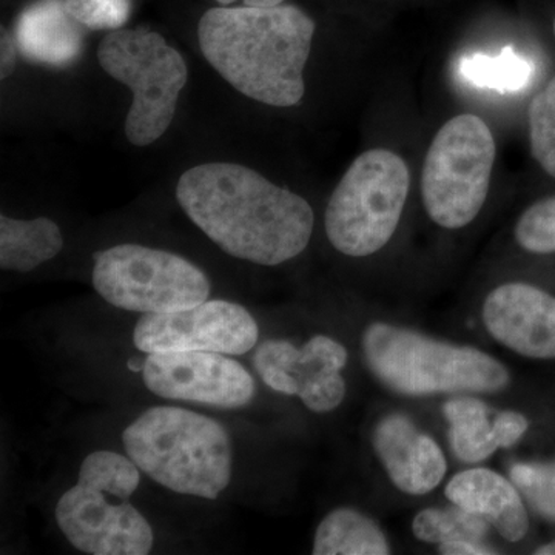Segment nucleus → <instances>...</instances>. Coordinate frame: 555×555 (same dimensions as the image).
<instances>
[{
    "mask_svg": "<svg viewBox=\"0 0 555 555\" xmlns=\"http://www.w3.org/2000/svg\"><path fill=\"white\" fill-rule=\"evenodd\" d=\"M463 75L476 86L496 91H516L528 79V65L509 50L496 57L476 54L463 62Z\"/></svg>",
    "mask_w": 555,
    "mask_h": 555,
    "instance_id": "obj_22",
    "label": "nucleus"
},
{
    "mask_svg": "<svg viewBox=\"0 0 555 555\" xmlns=\"http://www.w3.org/2000/svg\"><path fill=\"white\" fill-rule=\"evenodd\" d=\"M79 22L69 16L65 2L42 0L25 10L17 20L20 51L36 64L67 65L82 49Z\"/></svg>",
    "mask_w": 555,
    "mask_h": 555,
    "instance_id": "obj_16",
    "label": "nucleus"
},
{
    "mask_svg": "<svg viewBox=\"0 0 555 555\" xmlns=\"http://www.w3.org/2000/svg\"><path fill=\"white\" fill-rule=\"evenodd\" d=\"M535 555H555V542L546 543V545H542L537 547L534 551Z\"/></svg>",
    "mask_w": 555,
    "mask_h": 555,
    "instance_id": "obj_30",
    "label": "nucleus"
},
{
    "mask_svg": "<svg viewBox=\"0 0 555 555\" xmlns=\"http://www.w3.org/2000/svg\"><path fill=\"white\" fill-rule=\"evenodd\" d=\"M64 247L60 225L49 218L30 221L0 217V268L27 273L56 257Z\"/></svg>",
    "mask_w": 555,
    "mask_h": 555,
    "instance_id": "obj_17",
    "label": "nucleus"
},
{
    "mask_svg": "<svg viewBox=\"0 0 555 555\" xmlns=\"http://www.w3.org/2000/svg\"><path fill=\"white\" fill-rule=\"evenodd\" d=\"M130 456L113 451L91 452L80 465L78 483L61 496L56 521L62 534L80 553L91 555H147L153 529L131 505L141 474Z\"/></svg>",
    "mask_w": 555,
    "mask_h": 555,
    "instance_id": "obj_5",
    "label": "nucleus"
},
{
    "mask_svg": "<svg viewBox=\"0 0 555 555\" xmlns=\"http://www.w3.org/2000/svg\"><path fill=\"white\" fill-rule=\"evenodd\" d=\"M529 142L539 166L555 178V76L529 105Z\"/></svg>",
    "mask_w": 555,
    "mask_h": 555,
    "instance_id": "obj_21",
    "label": "nucleus"
},
{
    "mask_svg": "<svg viewBox=\"0 0 555 555\" xmlns=\"http://www.w3.org/2000/svg\"><path fill=\"white\" fill-rule=\"evenodd\" d=\"M219 5L232 7L238 0H215ZM243 7H254V9H272V7L283 5L284 0H241Z\"/></svg>",
    "mask_w": 555,
    "mask_h": 555,
    "instance_id": "obj_29",
    "label": "nucleus"
},
{
    "mask_svg": "<svg viewBox=\"0 0 555 555\" xmlns=\"http://www.w3.org/2000/svg\"><path fill=\"white\" fill-rule=\"evenodd\" d=\"M444 495L452 505L488 521L506 542H521L528 534L524 495L513 480L489 467L476 466L455 474Z\"/></svg>",
    "mask_w": 555,
    "mask_h": 555,
    "instance_id": "obj_15",
    "label": "nucleus"
},
{
    "mask_svg": "<svg viewBox=\"0 0 555 555\" xmlns=\"http://www.w3.org/2000/svg\"><path fill=\"white\" fill-rule=\"evenodd\" d=\"M361 352L378 382L401 396L494 393L511 382L505 364L485 350L382 321L363 332Z\"/></svg>",
    "mask_w": 555,
    "mask_h": 555,
    "instance_id": "obj_4",
    "label": "nucleus"
},
{
    "mask_svg": "<svg viewBox=\"0 0 555 555\" xmlns=\"http://www.w3.org/2000/svg\"><path fill=\"white\" fill-rule=\"evenodd\" d=\"M511 480L540 516L555 524V462L517 463Z\"/></svg>",
    "mask_w": 555,
    "mask_h": 555,
    "instance_id": "obj_23",
    "label": "nucleus"
},
{
    "mask_svg": "<svg viewBox=\"0 0 555 555\" xmlns=\"http://www.w3.org/2000/svg\"><path fill=\"white\" fill-rule=\"evenodd\" d=\"M347 361L349 352L343 343L315 335L301 347L287 339H268L255 352L254 366L270 389L298 397L309 411L327 414L345 401L341 372Z\"/></svg>",
    "mask_w": 555,
    "mask_h": 555,
    "instance_id": "obj_11",
    "label": "nucleus"
},
{
    "mask_svg": "<svg viewBox=\"0 0 555 555\" xmlns=\"http://www.w3.org/2000/svg\"><path fill=\"white\" fill-rule=\"evenodd\" d=\"M69 16L90 30H119L129 21L130 0H65Z\"/></svg>",
    "mask_w": 555,
    "mask_h": 555,
    "instance_id": "obj_25",
    "label": "nucleus"
},
{
    "mask_svg": "<svg viewBox=\"0 0 555 555\" xmlns=\"http://www.w3.org/2000/svg\"><path fill=\"white\" fill-rule=\"evenodd\" d=\"M259 327L243 306L224 299H206L193 308L171 313H144L133 332L141 352H218L244 356L257 346Z\"/></svg>",
    "mask_w": 555,
    "mask_h": 555,
    "instance_id": "obj_10",
    "label": "nucleus"
},
{
    "mask_svg": "<svg viewBox=\"0 0 555 555\" xmlns=\"http://www.w3.org/2000/svg\"><path fill=\"white\" fill-rule=\"evenodd\" d=\"M127 367H129L131 372H142L144 371V363H142V360H139V358H133V360H129Z\"/></svg>",
    "mask_w": 555,
    "mask_h": 555,
    "instance_id": "obj_31",
    "label": "nucleus"
},
{
    "mask_svg": "<svg viewBox=\"0 0 555 555\" xmlns=\"http://www.w3.org/2000/svg\"><path fill=\"white\" fill-rule=\"evenodd\" d=\"M372 444L398 491L423 496L436 491L448 474L443 449L411 416L392 412L379 418Z\"/></svg>",
    "mask_w": 555,
    "mask_h": 555,
    "instance_id": "obj_14",
    "label": "nucleus"
},
{
    "mask_svg": "<svg viewBox=\"0 0 555 555\" xmlns=\"http://www.w3.org/2000/svg\"><path fill=\"white\" fill-rule=\"evenodd\" d=\"M488 334L511 352L555 360V297L528 283H505L489 292L481 308Z\"/></svg>",
    "mask_w": 555,
    "mask_h": 555,
    "instance_id": "obj_13",
    "label": "nucleus"
},
{
    "mask_svg": "<svg viewBox=\"0 0 555 555\" xmlns=\"http://www.w3.org/2000/svg\"><path fill=\"white\" fill-rule=\"evenodd\" d=\"M554 36H555V20H554Z\"/></svg>",
    "mask_w": 555,
    "mask_h": 555,
    "instance_id": "obj_32",
    "label": "nucleus"
},
{
    "mask_svg": "<svg viewBox=\"0 0 555 555\" xmlns=\"http://www.w3.org/2000/svg\"><path fill=\"white\" fill-rule=\"evenodd\" d=\"M122 443L145 476L178 494L217 500L232 478L228 429L198 412L149 409L127 426Z\"/></svg>",
    "mask_w": 555,
    "mask_h": 555,
    "instance_id": "obj_3",
    "label": "nucleus"
},
{
    "mask_svg": "<svg viewBox=\"0 0 555 555\" xmlns=\"http://www.w3.org/2000/svg\"><path fill=\"white\" fill-rule=\"evenodd\" d=\"M443 414L449 423V443L460 462L477 465L499 451L491 409L476 397H455L444 403Z\"/></svg>",
    "mask_w": 555,
    "mask_h": 555,
    "instance_id": "obj_19",
    "label": "nucleus"
},
{
    "mask_svg": "<svg viewBox=\"0 0 555 555\" xmlns=\"http://www.w3.org/2000/svg\"><path fill=\"white\" fill-rule=\"evenodd\" d=\"M2 54H0V78L2 80L9 79L13 75L17 65V53H20V46L17 40L5 30H2Z\"/></svg>",
    "mask_w": 555,
    "mask_h": 555,
    "instance_id": "obj_28",
    "label": "nucleus"
},
{
    "mask_svg": "<svg viewBox=\"0 0 555 555\" xmlns=\"http://www.w3.org/2000/svg\"><path fill=\"white\" fill-rule=\"evenodd\" d=\"M315 22L294 5L215 7L198 25L199 49L233 89L272 107L305 98Z\"/></svg>",
    "mask_w": 555,
    "mask_h": 555,
    "instance_id": "obj_2",
    "label": "nucleus"
},
{
    "mask_svg": "<svg viewBox=\"0 0 555 555\" xmlns=\"http://www.w3.org/2000/svg\"><path fill=\"white\" fill-rule=\"evenodd\" d=\"M496 155L483 119L459 115L448 120L427 150L422 173L426 214L440 228H466L483 208Z\"/></svg>",
    "mask_w": 555,
    "mask_h": 555,
    "instance_id": "obj_8",
    "label": "nucleus"
},
{
    "mask_svg": "<svg viewBox=\"0 0 555 555\" xmlns=\"http://www.w3.org/2000/svg\"><path fill=\"white\" fill-rule=\"evenodd\" d=\"M93 286L108 305L141 313L193 308L208 299L211 288L198 266L171 251L138 244L98 251Z\"/></svg>",
    "mask_w": 555,
    "mask_h": 555,
    "instance_id": "obj_9",
    "label": "nucleus"
},
{
    "mask_svg": "<svg viewBox=\"0 0 555 555\" xmlns=\"http://www.w3.org/2000/svg\"><path fill=\"white\" fill-rule=\"evenodd\" d=\"M412 532L420 542L430 545L454 542V540L470 539L481 540L488 534V521L467 513L462 507L440 509V507H427L420 511L412 520Z\"/></svg>",
    "mask_w": 555,
    "mask_h": 555,
    "instance_id": "obj_20",
    "label": "nucleus"
},
{
    "mask_svg": "<svg viewBox=\"0 0 555 555\" xmlns=\"http://www.w3.org/2000/svg\"><path fill=\"white\" fill-rule=\"evenodd\" d=\"M315 555H387L392 553L382 526L353 507H338L318 525Z\"/></svg>",
    "mask_w": 555,
    "mask_h": 555,
    "instance_id": "obj_18",
    "label": "nucleus"
},
{
    "mask_svg": "<svg viewBox=\"0 0 555 555\" xmlns=\"http://www.w3.org/2000/svg\"><path fill=\"white\" fill-rule=\"evenodd\" d=\"M98 61L113 79L129 87L133 101L126 137L137 147L158 141L177 113L189 67L177 49L147 28L109 31L98 47Z\"/></svg>",
    "mask_w": 555,
    "mask_h": 555,
    "instance_id": "obj_7",
    "label": "nucleus"
},
{
    "mask_svg": "<svg viewBox=\"0 0 555 555\" xmlns=\"http://www.w3.org/2000/svg\"><path fill=\"white\" fill-rule=\"evenodd\" d=\"M411 188L404 159L386 149L358 156L328 199L324 229L339 254L366 258L389 243Z\"/></svg>",
    "mask_w": 555,
    "mask_h": 555,
    "instance_id": "obj_6",
    "label": "nucleus"
},
{
    "mask_svg": "<svg viewBox=\"0 0 555 555\" xmlns=\"http://www.w3.org/2000/svg\"><path fill=\"white\" fill-rule=\"evenodd\" d=\"M142 379L160 398L222 409L247 406L257 393L250 372L218 352L149 353Z\"/></svg>",
    "mask_w": 555,
    "mask_h": 555,
    "instance_id": "obj_12",
    "label": "nucleus"
},
{
    "mask_svg": "<svg viewBox=\"0 0 555 555\" xmlns=\"http://www.w3.org/2000/svg\"><path fill=\"white\" fill-rule=\"evenodd\" d=\"M492 429L500 449H509L528 433L529 420L521 412L503 411L492 420Z\"/></svg>",
    "mask_w": 555,
    "mask_h": 555,
    "instance_id": "obj_26",
    "label": "nucleus"
},
{
    "mask_svg": "<svg viewBox=\"0 0 555 555\" xmlns=\"http://www.w3.org/2000/svg\"><path fill=\"white\" fill-rule=\"evenodd\" d=\"M514 235L518 246L529 254H555V195L526 208L518 218Z\"/></svg>",
    "mask_w": 555,
    "mask_h": 555,
    "instance_id": "obj_24",
    "label": "nucleus"
},
{
    "mask_svg": "<svg viewBox=\"0 0 555 555\" xmlns=\"http://www.w3.org/2000/svg\"><path fill=\"white\" fill-rule=\"evenodd\" d=\"M438 553L443 555H492L499 554L494 547L485 545L481 540L462 539L438 545Z\"/></svg>",
    "mask_w": 555,
    "mask_h": 555,
    "instance_id": "obj_27",
    "label": "nucleus"
},
{
    "mask_svg": "<svg viewBox=\"0 0 555 555\" xmlns=\"http://www.w3.org/2000/svg\"><path fill=\"white\" fill-rule=\"evenodd\" d=\"M177 199L221 250L259 266L297 258L315 225L308 201L241 164L192 167L179 178Z\"/></svg>",
    "mask_w": 555,
    "mask_h": 555,
    "instance_id": "obj_1",
    "label": "nucleus"
}]
</instances>
